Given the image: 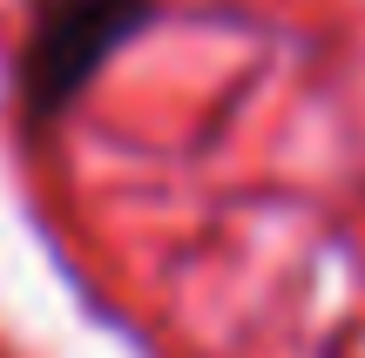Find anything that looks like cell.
Segmentation results:
<instances>
[{
    "label": "cell",
    "instance_id": "obj_1",
    "mask_svg": "<svg viewBox=\"0 0 365 358\" xmlns=\"http://www.w3.org/2000/svg\"><path fill=\"white\" fill-rule=\"evenodd\" d=\"M156 14L163 0H27V34L14 54L27 129H54Z\"/></svg>",
    "mask_w": 365,
    "mask_h": 358
}]
</instances>
